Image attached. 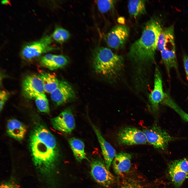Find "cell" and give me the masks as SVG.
Segmentation results:
<instances>
[{
	"instance_id": "1",
	"label": "cell",
	"mask_w": 188,
	"mask_h": 188,
	"mask_svg": "<svg viewBox=\"0 0 188 188\" xmlns=\"http://www.w3.org/2000/svg\"><path fill=\"white\" fill-rule=\"evenodd\" d=\"M163 28L158 19L153 17L145 24L141 36L130 45L128 57L134 66L136 80L144 81L143 76L154 63L159 37Z\"/></svg>"
},
{
	"instance_id": "2",
	"label": "cell",
	"mask_w": 188,
	"mask_h": 188,
	"mask_svg": "<svg viewBox=\"0 0 188 188\" xmlns=\"http://www.w3.org/2000/svg\"><path fill=\"white\" fill-rule=\"evenodd\" d=\"M30 146L36 166L42 171L50 170L59 154L56 141L52 133L44 126H38L30 135Z\"/></svg>"
},
{
	"instance_id": "3",
	"label": "cell",
	"mask_w": 188,
	"mask_h": 188,
	"mask_svg": "<svg viewBox=\"0 0 188 188\" xmlns=\"http://www.w3.org/2000/svg\"><path fill=\"white\" fill-rule=\"evenodd\" d=\"M92 60L96 72L111 81L117 80L123 71V57L107 48L98 46L95 48L92 52Z\"/></svg>"
},
{
	"instance_id": "4",
	"label": "cell",
	"mask_w": 188,
	"mask_h": 188,
	"mask_svg": "<svg viewBox=\"0 0 188 188\" xmlns=\"http://www.w3.org/2000/svg\"><path fill=\"white\" fill-rule=\"evenodd\" d=\"M51 36H46L39 40L26 44L22 49L21 55L25 59L31 60L47 52L57 49L50 45L52 41Z\"/></svg>"
},
{
	"instance_id": "5",
	"label": "cell",
	"mask_w": 188,
	"mask_h": 188,
	"mask_svg": "<svg viewBox=\"0 0 188 188\" xmlns=\"http://www.w3.org/2000/svg\"><path fill=\"white\" fill-rule=\"evenodd\" d=\"M143 131L147 142L155 148L161 150H166L169 143L177 139L157 125L144 129Z\"/></svg>"
},
{
	"instance_id": "6",
	"label": "cell",
	"mask_w": 188,
	"mask_h": 188,
	"mask_svg": "<svg viewBox=\"0 0 188 188\" xmlns=\"http://www.w3.org/2000/svg\"><path fill=\"white\" fill-rule=\"evenodd\" d=\"M90 174L96 182L106 187H110L115 182L114 176L107 169L105 164L100 159L92 160L90 164Z\"/></svg>"
},
{
	"instance_id": "7",
	"label": "cell",
	"mask_w": 188,
	"mask_h": 188,
	"mask_svg": "<svg viewBox=\"0 0 188 188\" xmlns=\"http://www.w3.org/2000/svg\"><path fill=\"white\" fill-rule=\"evenodd\" d=\"M116 138L118 143L122 145L143 144L147 142L143 131L132 127H126L120 130L117 133Z\"/></svg>"
},
{
	"instance_id": "8",
	"label": "cell",
	"mask_w": 188,
	"mask_h": 188,
	"mask_svg": "<svg viewBox=\"0 0 188 188\" xmlns=\"http://www.w3.org/2000/svg\"><path fill=\"white\" fill-rule=\"evenodd\" d=\"M130 32L129 27L125 25H117L107 33L105 40L110 47L118 49L122 48L126 43Z\"/></svg>"
},
{
	"instance_id": "9",
	"label": "cell",
	"mask_w": 188,
	"mask_h": 188,
	"mask_svg": "<svg viewBox=\"0 0 188 188\" xmlns=\"http://www.w3.org/2000/svg\"><path fill=\"white\" fill-rule=\"evenodd\" d=\"M51 121L54 129L65 134L70 133L75 127V118L69 108L65 109L58 115L52 118Z\"/></svg>"
},
{
	"instance_id": "10",
	"label": "cell",
	"mask_w": 188,
	"mask_h": 188,
	"mask_svg": "<svg viewBox=\"0 0 188 188\" xmlns=\"http://www.w3.org/2000/svg\"><path fill=\"white\" fill-rule=\"evenodd\" d=\"M165 94L163 89L161 73L158 67L156 66L154 73V88L149 96L150 106L154 112L158 110L159 104L163 100Z\"/></svg>"
},
{
	"instance_id": "11",
	"label": "cell",
	"mask_w": 188,
	"mask_h": 188,
	"mask_svg": "<svg viewBox=\"0 0 188 188\" xmlns=\"http://www.w3.org/2000/svg\"><path fill=\"white\" fill-rule=\"evenodd\" d=\"M23 94L27 98H34L37 95L45 92L42 81L39 75L32 74L26 77L22 83Z\"/></svg>"
},
{
	"instance_id": "12",
	"label": "cell",
	"mask_w": 188,
	"mask_h": 188,
	"mask_svg": "<svg viewBox=\"0 0 188 188\" xmlns=\"http://www.w3.org/2000/svg\"><path fill=\"white\" fill-rule=\"evenodd\" d=\"M50 94L51 99L57 106L71 102L76 97L72 86L64 80L60 81L57 87Z\"/></svg>"
},
{
	"instance_id": "13",
	"label": "cell",
	"mask_w": 188,
	"mask_h": 188,
	"mask_svg": "<svg viewBox=\"0 0 188 188\" xmlns=\"http://www.w3.org/2000/svg\"><path fill=\"white\" fill-rule=\"evenodd\" d=\"M90 124L96 135L100 146L105 163L109 170L116 155L115 149L104 138L98 128L90 122Z\"/></svg>"
},
{
	"instance_id": "14",
	"label": "cell",
	"mask_w": 188,
	"mask_h": 188,
	"mask_svg": "<svg viewBox=\"0 0 188 188\" xmlns=\"http://www.w3.org/2000/svg\"><path fill=\"white\" fill-rule=\"evenodd\" d=\"M132 157L131 154L125 152H121L116 154L112 162L115 173L121 175L129 172L131 167Z\"/></svg>"
},
{
	"instance_id": "15",
	"label": "cell",
	"mask_w": 188,
	"mask_h": 188,
	"mask_svg": "<svg viewBox=\"0 0 188 188\" xmlns=\"http://www.w3.org/2000/svg\"><path fill=\"white\" fill-rule=\"evenodd\" d=\"M68 62V59L64 56L51 54H48L42 56L40 62L42 66L51 70L62 68Z\"/></svg>"
},
{
	"instance_id": "16",
	"label": "cell",
	"mask_w": 188,
	"mask_h": 188,
	"mask_svg": "<svg viewBox=\"0 0 188 188\" xmlns=\"http://www.w3.org/2000/svg\"><path fill=\"white\" fill-rule=\"evenodd\" d=\"M162 61L167 73L169 75L171 70L174 69L178 72V65L176 54L175 47H170L166 48L160 52Z\"/></svg>"
},
{
	"instance_id": "17",
	"label": "cell",
	"mask_w": 188,
	"mask_h": 188,
	"mask_svg": "<svg viewBox=\"0 0 188 188\" xmlns=\"http://www.w3.org/2000/svg\"><path fill=\"white\" fill-rule=\"evenodd\" d=\"M7 131L10 137L19 141L24 138L27 132L25 126L19 120L15 119L9 120L7 122Z\"/></svg>"
},
{
	"instance_id": "18",
	"label": "cell",
	"mask_w": 188,
	"mask_h": 188,
	"mask_svg": "<svg viewBox=\"0 0 188 188\" xmlns=\"http://www.w3.org/2000/svg\"><path fill=\"white\" fill-rule=\"evenodd\" d=\"M68 142L73 155L77 161L81 162L86 158L85 145L82 141L75 137H72L69 139Z\"/></svg>"
},
{
	"instance_id": "19",
	"label": "cell",
	"mask_w": 188,
	"mask_h": 188,
	"mask_svg": "<svg viewBox=\"0 0 188 188\" xmlns=\"http://www.w3.org/2000/svg\"><path fill=\"white\" fill-rule=\"evenodd\" d=\"M43 82L45 92L51 93L58 87L59 82L55 75L48 73H42L39 75Z\"/></svg>"
},
{
	"instance_id": "20",
	"label": "cell",
	"mask_w": 188,
	"mask_h": 188,
	"mask_svg": "<svg viewBox=\"0 0 188 188\" xmlns=\"http://www.w3.org/2000/svg\"><path fill=\"white\" fill-rule=\"evenodd\" d=\"M146 1L130 0L128 4V8L130 15L136 18L146 13Z\"/></svg>"
},
{
	"instance_id": "21",
	"label": "cell",
	"mask_w": 188,
	"mask_h": 188,
	"mask_svg": "<svg viewBox=\"0 0 188 188\" xmlns=\"http://www.w3.org/2000/svg\"><path fill=\"white\" fill-rule=\"evenodd\" d=\"M169 177L175 188H179L187 178L188 174L176 168L168 166Z\"/></svg>"
},
{
	"instance_id": "22",
	"label": "cell",
	"mask_w": 188,
	"mask_h": 188,
	"mask_svg": "<svg viewBox=\"0 0 188 188\" xmlns=\"http://www.w3.org/2000/svg\"><path fill=\"white\" fill-rule=\"evenodd\" d=\"M162 103L171 108L176 112L183 120L188 122V114L180 108L167 92L165 93V96Z\"/></svg>"
},
{
	"instance_id": "23",
	"label": "cell",
	"mask_w": 188,
	"mask_h": 188,
	"mask_svg": "<svg viewBox=\"0 0 188 188\" xmlns=\"http://www.w3.org/2000/svg\"><path fill=\"white\" fill-rule=\"evenodd\" d=\"M34 99L35 100L36 105L40 111L46 113L49 112L48 100L44 94H38Z\"/></svg>"
},
{
	"instance_id": "24",
	"label": "cell",
	"mask_w": 188,
	"mask_h": 188,
	"mask_svg": "<svg viewBox=\"0 0 188 188\" xmlns=\"http://www.w3.org/2000/svg\"><path fill=\"white\" fill-rule=\"evenodd\" d=\"M70 34L66 30L60 27H56L52 35V38L58 43H62L69 38Z\"/></svg>"
},
{
	"instance_id": "25",
	"label": "cell",
	"mask_w": 188,
	"mask_h": 188,
	"mask_svg": "<svg viewBox=\"0 0 188 188\" xmlns=\"http://www.w3.org/2000/svg\"><path fill=\"white\" fill-rule=\"evenodd\" d=\"M117 1L97 0L96 3L99 10L102 13H107L114 8Z\"/></svg>"
},
{
	"instance_id": "26",
	"label": "cell",
	"mask_w": 188,
	"mask_h": 188,
	"mask_svg": "<svg viewBox=\"0 0 188 188\" xmlns=\"http://www.w3.org/2000/svg\"><path fill=\"white\" fill-rule=\"evenodd\" d=\"M168 166L176 168L188 174V160L183 158L171 161Z\"/></svg>"
},
{
	"instance_id": "27",
	"label": "cell",
	"mask_w": 188,
	"mask_h": 188,
	"mask_svg": "<svg viewBox=\"0 0 188 188\" xmlns=\"http://www.w3.org/2000/svg\"><path fill=\"white\" fill-rule=\"evenodd\" d=\"M9 93L5 90H2L0 93V111L3 109L4 105L8 99L9 96Z\"/></svg>"
},
{
	"instance_id": "28",
	"label": "cell",
	"mask_w": 188,
	"mask_h": 188,
	"mask_svg": "<svg viewBox=\"0 0 188 188\" xmlns=\"http://www.w3.org/2000/svg\"><path fill=\"white\" fill-rule=\"evenodd\" d=\"M0 188H20L19 185L13 181H9L2 183Z\"/></svg>"
},
{
	"instance_id": "29",
	"label": "cell",
	"mask_w": 188,
	"mask_h": 188,
	"mask_svg": "<svg viewBox=\"0 0 188 188\" xmlns=\"http://www.w3.org/2000/svg\"><path fill=\"white\" fill-rule=\"evenodd\" d=\"M183 59L186 78L188 82V56L186 54H184Z\"/></svg>"
},
{
	"instance_id": "30",
	"label": "cell",
	"mask_w": 188,
	"mask_h": 188,
	"mask_svg": "<svg viewBox=\"0 0 188 188\" xmlns=\"http://www.w3.org/2000/svg\"><path fill=\"white\" fill-rule=\"evenodd\" d=\"M121 188H141L139 186L131 183L126 184L122 186Z\"/></svg>"
},
{
	"instance_id": "31",
	"label": "cell",
	"mask_w": 188,
	"mask_h": 188,
	"mask_svg": "<svg viewBox=\"0 0 188 188\" xmlns=\"http://www.w3.org/2000/svg\"><path fill=\"white\" fill-rule=\"evenodd\" d=\"M2 4H7L9 3V1L8 0H3L1 2Z\"/></svg>"
}]
</instances>
